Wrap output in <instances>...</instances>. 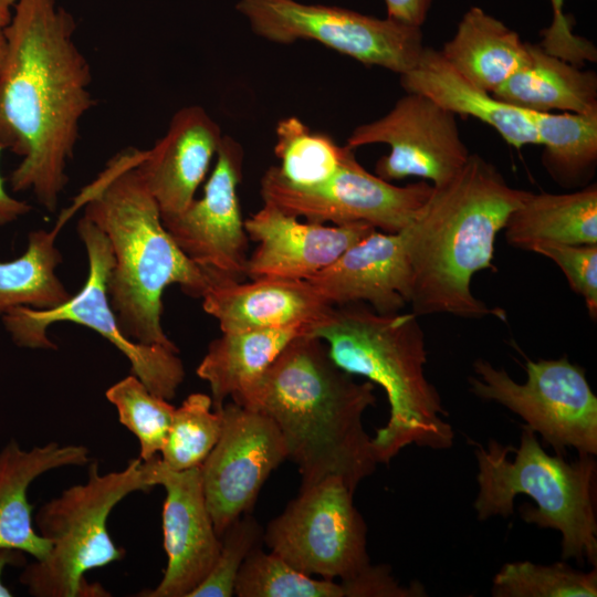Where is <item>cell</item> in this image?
<instances>
[{
    "mask_svg": "<svg viewBox=\"0 0 597 597\" xmlns=\"http://www.w3.org/2000/svg\"><path fill=\"white\" fill-rule=\"evenodd\" d=\"M408 93L425 95L455 116L474 117L511 146L538 145L531 112L495 98L457 71L439 50L425 46L418 63L400 75Z\"/></svg>",
    "mask_w": 597,
    "mask_h": 597,
    "instance_id": "obj_22",
    "label": "cell"
},
{
    "mask_svg": "<svg viewBox=\"0 0 597 597\" xmlns=\"http://www.w3.org/2000/svg\"><path fill=\"white\" fill-rule=\"evenodd\" d=\"M244 229L249 240L258 242L247 262L250 280H307L376 230L365 222H300L269 202L244 221Z\"/></svg>",
    "mask_w": 597,
    "mask_h": 597,
    "instance_id": "obj_17",
    "label": "cell"
},
{
    "mask_svg": "<svg viewBox=\"0 0 597 597\" xmlns=\"http://www.w3.org/2000/svg\"><path fill=\"white\" fill-rule=\"evenodd\" d=\"M304 333L300 328L221 332L196 369L210 387L213 410H220L227 398L239 402L284 347Z\"/></svg>",
    "mask_w": 597,
    "mask_h": 597,
    "instance_id": "obj_24",
    "label": "cell"
},
{
    "mask_svg": "<svg viewBox=\"0 0 597 597\" xmlns=\"http://www.w3.org/2000/svg\"><path fill=\"white\" fill-rule=\"evenodd\" d=\"M306 281L334 306L365 303L380 314L401 312L410 301L404 237L374 230Z\"/></svg>",
    "mask_w": 597,
    "mask_h": 597,
    "instance_id": "obj_18",
    "label": "cell"
},
{
    "mask_svg": "<svg viewBox=\"0 0 597 597\" xmlns=\"http://www.w3.org/2000/svg\"><path fill=\"white\" fill-rule=\"evenodd\" d=\"M457 116L429 97L408 93L383 117L357 126L346 145L353 149L386 144L375 175L386 181L420 177L438 187L454 177L470 153L463 143Z\"/></svg>",
    "mask_w": 597,
    "mask_h": 597,
    "instance_id": "obj_13",
    "label": "cell"
},
{
    "mask_svg": "<svg viewBox=\"0 0 597 597\" xmlns=\"http://www.w3.org/2000/svg\"><path fill=\"white\" fill-rule=\"evenodd\" d=\"M220 438L200 465L205 498L219 537L251 513L270 474L287 459L284 439L264 413L224 402Z\"/></svg>",
    "mask_w": 597,
    "mask_h": 597,
    "instance_id": "obj_15",
    "label": "cell"
},
{
    "mask_svg": "<svg viewBox=\"0 0 597 597\" xmlns=\"http://www.w3.org/2000/svg\"><path fill=\"white\" fill-rule=\"evenodd\" d=\"M201 300L221 332L300 328L308 333L334 306L306 280L269 277L211 282Z\"/></svg>",
    "mask_w": 597,
    "mask_h": 597,
    "instance_id": "obj_20",
    "label": "cell"
},
{
    "mask_svg": "<svg viewBox=\"0 0 597 597\" xmlns=\"http://www.w3.org/2000/svg\"><path fill=\"white\" fill-rule=\"evenodd\" d=\"M530 191L511 187L498 168L470 154L460 171L434 187L412 221L400 232L410 268L411 312L463 318L495 316L471 291L475 273L493 265L498 233Z\"/></svg>",
    "mask_w": 597,
    "mask_h": 597,
    "instance_id": "obj_3",
    "label": "cell"
},
{
    "mask_svg": "<svg viewBox=\"0 0 597 597\" xmlns=\"http://www.w3.org/2000/svg\"><path fill=\"white\" fill-rule=\"evenodd\" d=\"M222 413L213 410L209 395L190 394L175 409L161 452V461L172 470L200 467L218 442Z\"/></svg>",
    "mask_w": 597,
    "mask_h": 597,
    "instance_id": "obj_31",
    "label": "cell"
},
{
    "mask_svg": "<svg viewBox=\"0 0 597 597\" xmlns=\"http://www.w3.org/2000/svg\"><path fill=\"white\" fill-rule=\"evenodd\" d=\"M553 20L548 28L541 32L540 46L547 53L561 57L578 67L587 62H596L597 50L587 39L573 32V22L564 13L565 0H549Z\"/></svg>",
    "mask_w": 597,
    "mask_h": 597,
    "instance_id": "obj_36",
    "label": "cell"
},
{
    "mask_svg": "<svg viewBox=\"0 0 597 597\" xmlns=\"http://www.w3.org/2000/svg\"><path fill=\"white\" fill-rule=\"evenodd\" d=\"M432 0H385L387 18L419 27L425 23Z\"/></svg>",
    "mask_w": 597,
    "mask_h": 597,
    "instance_id": "obj_37",
    "label": "cell"
},
{
    "mask_svg": "<svg viewBox=\"0 0 597 597\" xmlns=\"http://www.w3.org/2000/svg\"><path fill=\"white\" fill-rule=\"evenodd\" d=\"M214 565L188 597H231L239 570L248 555L263 541V530L247 513L233 521L221 535Z\"/></svg>",
    "mask_w": 597,
    "mask_h": 597,
    "instance_id": "obj_34",
    "label": "cell"
},
{
    "mask_svg": "<svg viewBox=\"0 0 597 597\" xmlns=\"http://www.w3.org/2000/svg\"><path fill=\"white\" fill-rule=\"evenodd\" d=\"M140 153L129 147L115 155L69 210L84 206V216L109 241L114 266L108 297L124 335L178 349L161 324L164 291L177 284L185 294L201 298L211 280L165 228L137 169Z\"/></svg>",
    "mask_w": 597,
    "mask_h": 597,
    "instance_id": "obj_4",
    "label": "cell"
},
{
    "mask_svg": "<svg viewBox=\"0 0 597 597\" xmlns=\"http://www.w3.org/2000/svg\"><path fill=\"white\" fill-rule=\"evenodd\" d=\"M222 136L206 109L191 105L176 112L166 134L142 150L137 169L161 217L184 211L196 199Z\"/></svg>",
    "mask_w": 597,
    "mask_h": 597,
    "instance_id": "obj_19",
    "label": "cell"
},
{
    "mask_svg": "<svg viewBox=\"0 0 597 597\" xmlns=\"http://www.w3.org/2000/svg\"><path fill=\"white\" fill-rule=\"evenodd\" d=\"M473 368L478 377L469 378L471 391L520 416L524 426L540 433L556 454L563 455L568 447L578 454L597 453V397L585 369L567 356L527 358V378L523 384L484 359H476Z\"/></svg>",
    "mask_w": 597,
    "mask_h": 597,
    "instance_id": "obj_11",
    "label": "cell"
},
{
    "mask_svg": "<svg viewBox=\"0 0 597 597\" xmlns=\"http://www.w3.org/2000/svg\"><path fill=\"white\" fill-rule=\"evenodd\" d=\"M413 312L380 314L365 303L333 306L308 333L327 345L334 363L350 375L380 386L389 418L371 443L378 463H389L405 447L434 450L453 444L441 397L425 373L427 349Z\"/></svg>",
    "mask_w": 597,
    "mask_h": 597,
    "instance_id": "obj_5",
    "label": "cell"
},
{
    "mask_svg": "<svg viewBox=\"0 0 597 597\" xmlns=\"http://www.w3.org/2000/svg\"><path fill=\"white\" fill-rule=\"evenodd\" d=\"M433 186L425 180L396 186L368 172L354 150L336 174L313 187H296L286 181L276 166L261 179L263 202L293 217L332 224L365 222L387 233L401 232L429 199Z\"/></svg>",
    "mask_w": 597,
    "mask_h": 597,
    "instance_id": "obj_12",
    "label": "cell"
},
{
    "mask_svg": "<svg viewBox=\"0 0 597 597\" xmlns=\"http://www.w3.org/2000/svg\"><path fill=\"white\" fill-rule=\"evenodd\" d=\"M344 481L329 475L307 486L263 532L270 552L293 568L348 582L368 574L367 527Z\"/></svg>",
    "mask_w": 597,
    "mask_h": 597,
    "instance_id": "obj_9",
    "label": "cell"
},
{
    "mask_svg": "<svg viewBox=\"0 0 597 597\" xmlns=\"http://www.w3.org/2000/svg\"><path fill=\"white\" fill-rule=\"evenodd\" d=\"M90 450L56 441L24 450L12 439L0 451V548H13L44 559L51 543L35 530L28 489L43 473L69 465H84Z\"/></svg>",
    "mask_w": 597,
    "mask_h": 597,
    "instance_id": "obj_21",
    "label": "cell"
},
{
    "mask_svg": "<svg viewBox=\"0 0 597 597\" xmlns=\"http://www.w3.org/2000/svg\"><path fill=\"white\" fill-rule=\"evenodd\" d=\"M77 234L88 261L82 289L53 310H10L1 317L6 331L19 347L50 350L57 348L48 336V328L54 323L72 322L88 327L124 354L132 374L149 391L166 400L174 399L186 376L179 349L137 343L124 335L108 297V281L114 266L109 241L85 216L77 222Z\"/></svg>",
    "mask_w": 597,
    "mask_h": 597,
    "instance_id": "obj_8",
    "label": "cell"
},
{
    "mask_svg": "<svg viewBox=\"0 0 597 597\" xmlns=\"http://www.w3.org/2000/svg\"><path fill=\"white\" fill-rule=\"evenodd\" d=\"M532 113V112H531ZM543 165L564 187L585 184L597 164V113H532Z\"/></svg>",
    "mask_w": 597,
    "mask_h": 597,
    "instance_id": "obj_28",
    "label": "cell"
},
{
    "mask_svg": "<svg viewBox=\"0 0 597 597\" xmlns=\"http://www.w3.org/2000/svg\"><path fill=\"white\" fill-rule=\"evenodd\" d=\"M18 0H0V29H4L13 15Z\"/></svg>",
    "mask_w": 597,
    "mask_h": 597,
    "instance_id": "obj_40",
    "label": "cell"
},
{
    "mask_svg": "<svg viewBox=\"0 0 597 597\" xmlns=\"http://www.w3.org/2000/svg\"><path fill=\"white\" fill-rule=\"evenodd\" d=\"M479 491L474 509L479 521L513 513L514 499L528 495L536 506L524 503L521 517L541 528L562 534V558L597 563L595 512L596 461L578 454L567 462L549 455L535 432L522 427L519 448L491 440L486 448L474 442Z\"/></svg>",
    "mask_w": 597,
    "mask_h": 597,
    "instance_id": "obj_6",
    "label": "cell"
},
{
    "mask_svg": "<svg viewBox=\"0 0 597 597\" xmlns=\"http://www.w3.org/2000/svg\"><path fill=\"white\" fill-rule=\"evenodd\" d=\"M0 147V154H1ZM32 210V207L23 201L12 197L4 186L0 175V226H6L17 221Z\"/></svg>",
    "mask_w": 597,
    "mask_h": 597,
    "instance_id": "obj_38",
    "label": "cell"
},
{
    "mask_svg": "<svg viewBox=\"0 0 597 597\" xmlns=\"http://www.w3.org/2000/svg\"><path fill=\"white\" fill-rule=\"evenodd\" d=\"M155 486L151 461L132 459L121 471L102 474L92 461L85 483L65 489L34 516L36 532L51 543L44 559L23 566L20 583L34 597H106L111 594L85 574L121 561L125 549L113 542L107 520L130 493Z\"/></svg>",
    "mask_w": 597,
    "mask_h": 597,
    "instance_id": "obj_7",
    "label": "cell"
},
{
    "mask_svg": "<svg viewBox=\"0 0 597 597\" xmlns=\"http://www.w3.org/2000/svg\"><path fill=\"white\" fill-rule=\"evenodd\" d=\"M239 597H358L354 582L316 579L273 553L255 547L243 562L234 585Z\"/></svg>",
    "mask_w": 597,
    "mask_h": 597,
    "instance_id": "obj_30",
    "label": "cell"
},
{
    "mask_svg": "<svg viewBox=\"0 0 597 597\" xmlns=\"http://www.w3.org/2000/svg\"><path fill=\"white\" fill-rule=\"evenodd\" d=\"M274 153L283 178L296 187H313L332 178L354 150L325 134L313 133L297 117L279 121Z\"/></svg>",
    "mask_w": 597,
    "mask_h": 597,
    "instance_id": "obj_29",
    "label": "cell"
},
{
    "mask_svg": "<svg viewBox=\"0 0 597 597\" xmlns=\"http://www.w3.org/2000/svg\"><path fill=\"white\" fill-rule=\"evenodd\" d=\"M492 596L596 597L597 572H579L566 563H506L493 578Z\"/></svg>",
    "mask_w": 597,
    "mask_h": 597,
    "instance_id": "obj_33",
    "label": "cell"
},
{
    "mask_svg": "<svg viewBox=\"0 0 597 597\" xmlns=\"http://www.w3.org/2000/svg\"><path fill=\"white\" fill-rule=\"evenodd\" d=\"M375 386L338 367L323 339L293 338L238 405L268 416L280 430L287 459L307 486L329 475L352 492L378 462L363 415L375 406Z\"/></svg>",
    "mask_w": 597,
    "mask_h": 597,
    "instance_id": "obj_2",
    "label": "cell"
},
{
    "mask_svg": "<svg viewBox=\"0 0 597 597\" xmlns=\"http://www.w3.org/2000/svg\"><path fill=\"white\" fill-rule=\"evenodd\" d=\"M237 11L259 36L275 43L316 41L366 65L399 75L410 71L425 49L421 28L389 18L297 0H239Z\"/></svg>",
    "mask_w": 597,
    "mask_h": 597,
    "instance_id": "obj_10",
    "label": "cell"
},
{
    "mask_svg": "<svg viewBox=\"0 0 597 597\" xmlns=\"http://www.w3.org/2000/svg\"><path fill=\"white\" fill-rule=\"evenodd\" d=\"M64 223L60 218L50 231H31L20 256L0 261V317L15 307L53 310L71 298L56 275L62 253L55 242Z\"/></svg>",
    "mask_w": 597,
    "mask_h": 597,
    "instance_id": "obj_27",
    "label": "cell"
},
{
    "mask_svg": "<svg viewBox=\"0 0 597 597\" xmlns=\"http://www.w3.org/2000/svg\"><path fill=\"white\" fill-rule=\"evenodd\" d=\"M504 230L511 247L528 251L542 244H597L596 184L568 193L530 191Z\"/></svg>",
    "mask_w": 597,
    "mask_h": 597,
    "instance_id": "obj_25",
    "label": "cell"
},
{
    "mask_svg": "<svg viewBox=\"0 0 597 597\" xmlns=\"http://www.w3.org/2000/svg\"><path fill=\"white\" fill-rule=\"evenodd\" d=\"M153 481L166 492L163 536L167 566L154 589L142 597H188L216 563L221 547L210 516L200 467L172 470L161 459L151 460Z\"/></svg>",
    "mask_w": 597,
    "mask_h": 597,
    "instance_id": "obj_16",
    "label": "cell"
},
{
    "mask_svg": "<svg viewBox=\"0 0 597 597\" xmlns=\"http://www.w3.org/2000/svg\"><path fill=\"white\" fill-rule=\"evenodd\" d=\"M7 52V39L3 29H0V70Z\"/></svg>",
    "mask_w": 597,
    "mask_h": 597,
    "instance_id": "obj_41",
    "label": "cell"
},
{
    "mask_svg": "<svg viewBox=\"0 0 597 597\" xmlns=\"http://www.w3.org/2000/svg\"><path fill=\"white\" fill-rule=\"evenodd\" d=\"M25 553L13 548H0V597H11L13 594L2 583L1 575L7 566H25Z\"/></svg>",
    "mask_w": 597,
    "mask_h": 597,
    "instance_id": "obj_39",
    "label": "cell"
},
{
    "mask_svg": "<svg viewBox=\"0 0 597 597\" xmlns=\"http://www.w3.org/2000/svg\"><path fill=\"white\" fill-rule=\"evenodd\" d=\"M527 45L501 20L472 7L439 51L463 76L493 93L524 63Z\"/></svg>",
    "mask_w": 597,
    "mask_h": 597,
    "instance_id": "obj_26",
    "label": "cell"
},
{
    "mask_svg": "<svg viewBox=\"0 0 597 597\" xmlns=\"http://www.w3.org/2000/svg\"><path fill=\"white\" fill-rule=\"evenodd\" d=\"M75 30L73 15L56 0H18L3 29L0 147L21 158L9 186L32 192L49 212L69 184L81 121L95 105L91 65Z\"/></svg>",
    "mask_w": 597,
    "mask_h": 597,
    "instance_id": "obj_1",
    "label": "cell"
},
{
    "mask_svg": "<svg viewBox=\"0 0 597 597\" xmlns=\"http://www.w3.org/2000/svg\"><path fill=\"white\" fill-rule=\"evenodd\" d=\"M533 252L551 259L572 290L585 301L589 316H597V244H542Z\"/></svg>",
    "mask_w": 597,
    "mask_h": 597,
    "instance_id": "obj_35",
    "label": "cell"
},
{
    "mask_svg": "<svg viewBox=\"0 0 597 597\" xmlns=\"http://www.w3.org/2000/svg\"><path fill=\"white\" fill-rule=\"evenodd\" d=\"M492 95L532 113H597V75L527 45L524 63Z\"/></svg>",
    "mask_w": 597,
    "mask_h": 597,
    "instance_id": "obj_23",
    "label": "cell"
},
{
    "mask_svg": "<svg viewBox=\"0 0 597 597\" xmlns=\"http://www.w3.org/2000/svg\"><path fill=\"white\" fill-rule=\"evenodd\" d=\"M105 396L116 408L118 421L138 439L139 458H155L164 448L176 407L133 374L112 385Z\"/></svg>",
    "mask_w": 597,
    "mask_h": 597,
    "instance_id": "obj_32",
    "label": "cell"
},
{
    "mask_svg": "<svg viewBox=\"0 0 597 597\" xmlns=\"http://www.w3.org/2000/svg\"><path fill=\"white\" fill-rule=\"evenodd\" d=\"M217 160L203 195L184 211L161 217L181 251L211 282L243 281L249 238L238 196L244 151L230 136H222Z\"/></svg>",
    "mask_w": 597,
    "mask_h": 597,
    "instance_id": "obj_14",
    "label": "cell"
}]
</instances>
